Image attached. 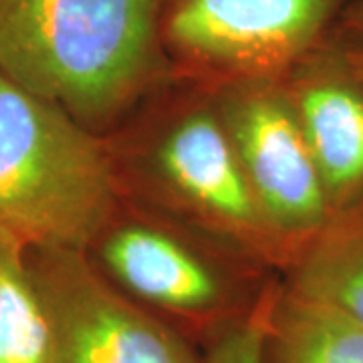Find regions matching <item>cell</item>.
<instances>
[{
	"label": "cell",
	"mask_w": 363,
	"mask_h": 363,
	"mask_svg": "<svg viewBox=\"0 0 363 363\" xmlns=\"http://www.w3.org/2000/svg\"><path fill=\"white\" fill-rule=\"evenodd\" d=\"M168 0H0V75L101 138L176 81Z\"/></svg>",
	"instance_id": "1"
},
{
	"label": "cell",
	"mask_w": 363,
	"mask_h": 363,
	"mask_svg": "<svg viewBox=\"0 0 363 363\" xmlns=\"http://www.w3.org/2000/svg\"><path fill=\"white\" fill-rule=\"evenodd\" d=\"M107 145L123 198L285 272L289 250L248 188L208 87L176 79L107 135Z\"/></svg>",
	"instance_id": "2"
},
{
	"label": "cell",
	"mask_w": 363,
	"mask_h": 363,
	"mask_svg": "<svg viewBox=\"0 0 363 363\" xmlns=\"http://www.w3.org/2000/svg\"><path fill=\"white\" fill-rule=\"evenodd\" d=\"M121 202L107 138L0 75V234L87 250Z\"/></svg>",
	"instance_id": "3"
},
{
	"label": "cell",
	"mask_w": 363,
	"mask_h": 363,
	"mask_svg": "<svg viewBox=\"0 0 363 363\" xmlns=\"http://www.w3.org/2000/svg\"><path fill=\"white\" fill-rule=\"evenodd\" d=\"M87 255L111 285L200 350L281 277L128 198Z\"/></svg>",
	"instance_id": "4"
},
{
	"label": "cell",
	"mask_w": 363,
	"mask_h": 363,
	"mask_svg": "<svg viewBox=\"0 0 363 363\" xmlns=\"http://www.w3.org/2000/svg\"><path fill=\"white\" fill-rule=\"evenodd\" d=\"M343 0H168L174 79L204 87L283 79L329 35Z\"/></svg>",
	"instance_id": "5"
},
{
	"label": "cell",
	"mask_w": 363,
	"mask_h": 363,
	"mask_svg": "<svg viewBox=\"0 0 363 363\" xmlns=\"http://www.w3.org/2000/svg\"><path fill=\"white\" fill-rule=\"evenodd\" d=\"M49 321L47 363H202V350L143 309L95 267L87 250L28 248Z\"/></svg>",
	"instance_id": "6"
},
{
	"label": "cell",
	"mask_w": 363,
	"mask_h": 363,
	"mask_svg": "<svg viewBox=\"0 0 363 363\" xmlns=\"http://www.w3.org/2000/svg\"><path fill=\"white\" fill-rule=\"evenodd\" d=\"M208 89L248 188L293 262L301 248L323 230L333 210L283 79Z\"/></svg>",
	"instance_id": "7"
},
{
	"label": "cell",
	"mask_w": 363,
	"mask_h": 363,
	"mask_svg": "<svg viewBox=\"0 0 363 363\" xmlns=\"http://www.w3.org/2000/svg\"><path fill=\"white\" fill-rule=\"evenodd\" d=\"M333 212L363 202V77L325 37L283 77Z\"/></svg>",
	"instance_id": "8"
},
{
	"label": "cell",
	"mask_w": 363,
	"mask_h": 363,
	"mask_svg": "<svg viewBox=\"0 0 363 363\" xmlns=\"http://www.w3.org/2000/svg\"><path fill=\"white\" fill-rule=\"evenodd\" d=\"M301 297L327 305L363 327V202L333 212L281 274Z\"/></svg>",
	"instance_id": "9"
},
{
	"label": "cell",
	"mask_w": 363,
	"mask_h": 363,
	"mask_svg": "<svg viewBox=\"0 0 363 363\" xmlns=\"http://www.w3.org/2000/svg\"><path fill=\"white\" fill-rule=\"evenodd\" d=\"M260 363H363V327L289 291L281 281L267 319Z\"/></svg>",
	"instance_id": "10"
},
{
	"label": "cell",
	"mask_w": 363,
	"mask_h": 363,
	"mask_svg": "<svg viewBox=\"0 0 363 363\" xmlns=\"http://www.w3.org/2000/svg\"><path fill=\"white\" fill-rule=\"evenodd\" d=\"M26 250L16 238L0 234V363L49 359V321Z\"/></svg>",
	"instance_id": "11"
},
{
	"label": "cell",
	"mask_w": 363,
	"mask_h": 363,
	"mask_svg": "<svg viewBox=\"0 0 363 363\" xmlns=\"http://www.w3.org/2000/svg\"><path fill=\"white\" fill-rule=\"evenodd\" d=\"M281 277L250 311L202 347V363H260V347Z\"/></svg>",
	"instance_id": "12"
},
{
	"label": "cell",
	"mask_w": 363,
	"mask_h": 363,
	"mask_svg": "<svg viewBox=\"0 0 363 363\" xmlns=\"http://www.w3.org/2000/svg\"><path fill=\"white\" fill-rule=\"evenodd\" d=\"M329 39L347 65L363 77V0H353L341 11L329 30Z\"/></svg>",
	"instance_id": "13"
}]
</instances>
